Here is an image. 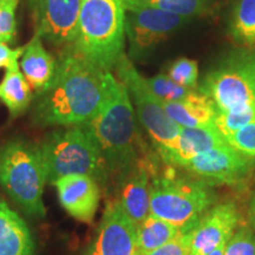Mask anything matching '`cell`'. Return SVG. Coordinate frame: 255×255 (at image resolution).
<instances>
[{
	"label": "cell",
	"instance_id": "8992f818",
	"mask_svg": "<svg viewBox=\"0 0 255 255\" xmlns=\"http://www.w3.org/2000/svg\"><path fill=\"white\" fill-rule=\"evenodd\" d=\"M151 178L150 215L181 231H190L214 206L216 196L212 186L195 177L177 176L167 170Z\"/></svg>",
	"mask_w": 255,
	"mask_h": 255
},
{
	"label": "cell",
	"instance_id": "9c48e42d",
	"mask_svg": "<svg viewBox=\"0 0 255 255\" xmlns=\"http://www.w3.org/2000/svg\"><path fill=\"white\" fill-rule=\"evenodd\" d=\"M187 18L148 6L126 7V34L130 55L142 58L184 24Z\"/></svg>",
	"mask_w": 255,
	"mask_h": 255
},
{
	"label": "cell",
	"instance_id": "f1b7e54d",
	"mask_svg": "<svg viewBox=\"0 0 255 255\" xmlns=\"http://www.w3.org/2000/svg\"><path fill=\"white\" fill-rule=\"evenodd\" d=\"M19 0H0V43L9 44L15 39V9Z\"/></svg>",
	"mask_w": 255,
	"mask_h": 255
},
{
	"label": "cell",
	"instance_id": "3957f363",
	"mask_svg": "<svg viewBox=\"0 0 255 255\" xmlns=\"http://www.w3.org/2000/svg\"><path fill=\"white\" fill-rule=\"evenodd\" d=\"M126 7L123 0H82L76 52L104 71L116 68L124 53Z\"/></svg>",
	"mask_w": 255,
	"mask_h": 255
},
{
	"label": "cell",
	"instance_id": "5b68a950",
	"mask_svg": "<svg viewBox=\"0 0 255 255\" xmlns=\"http://www.w3.org/2000/svg\"><path fill=\"white\" fill-rule=\"evenodd\" d=\"M46 181L39 144L13 138L0 145V186L33 219L45 218L43 193Z\"/></svg>",
	"mask_w": 255,
	"mask_h": 255
},
{
	"label": "cell",
	"instance_id": "8fae6325",
	"mask_svg": "<svg viewBox=\"0 0 255 255\" xmlns=\"http://www.w3.org/2000/svg\"><path fill=\"white\" fill-rule=\"evenodd\" d=\"M82 0H28L34 30L52 45L72 46Z\"/></svg>",
	"mask_w": 255,
	"mask_h": 255
},
{
	"label": "cell",
	"instance_id": "30bf717a",
	"mask_svg": "<svg viewBox=\"0 0 255 255\" xmlns=\"http://www.w3.org/2000/svg\"><path fill=\"white\" fill-rule=\"evenodd\" d=\"M255 163L235 150L228 143L196 155L181 168L191 176L210 184L235 186L250 176Z\"/></svg>",
	"mask_w": 255,
	"mask_h": 255
},
{
	"label": "cell",
	"instance_id": "9a60e30c",
	"mask_svg": "<svg viewBox=\"0 0 255 255\" xmlns=\"http://www.w3.org/2000/svg\"><path fill=\"white\" fill-rule=\"evenodd\" d=\"M60 205L70 216L83 223L94 221L101 201V184L87 175H68L52 183Z\"/></svg>",
	"mask_w": 255,
	"mask_h": 255
},
{
	"label": "cell",
	"instance_id": "484cf974",
	"mask_svg": "<svg viewBox=\"0 0 255 255\" xmlns=\"http://www.w3.org/2000/svg\"><path fill=\"white\" fill-rule=\"evenodd\" d=\"M225 138L235 150L255 163V120Z\"/></svg>",
	"mask_w": 255,
	"mask_h": 255
},
{
	"label": "cell",
	"instance_id": "6da1fadb",
	"mask_svg": "<svg viewBox=\"0 0 255 255\" xmlns=\"http://www.w3.org/2000/svg\"><path fill=\"white\" fill-rule=\"evenodd\" d=\"M109 72L97 68L72 46L64 49L52 83L34 101L33 123L72 127L89 122L107 97Z\"/></svg>",
	"mask_w": 255,
	"mask_h": 255
},
{
	"label": "cell",
	"instance_id": "83f0119b",
	"mask_svg": "<svg viewBox=\"0 0 255 255\" xmlns=\"http://www.w3.org/2000/svg\"><path fill=\"white\" fill-rule=\"evenodd\" d=\"M168 76L177 84L195 90L199 78L197 63L188 58H178L170 65Z\"/></svg>",
	"mask_w": 255,
	"mask_h": 255
},
{
	"label": "cell",
	"instance_id": "e0dca14e",
	"mask_svg": "<svg viewBox=\"0 0 255 255\" xmlns=\"http://www.w3.org/2000/svg\"><path fill=\"white\" fill-rule=\"evenodd\" d=\"M26 222L0 197V255H36Z\"/></svg>",
	"mask_w": 255,
	"mask_h": 255
},
{
	"label": "cell",
	"instance_id": "cb8c5ba5",
	"mask_svg": "<svg viewBox=\"0 0 255 255\" xmlns=\"http://www.w3.org/2000/svg\"><path fill=\"white\" fill-rule=\"evenodd\" d=\"M255 120V104L240 105L229 110L218 111L215 127L223 136H228Z\"/></svg>",
	"mask_w": 255,
	"mask_h": 255
},
{
	"label": "cell",
	"instance_id": "ffe728a7",
	"mask_svg": "<svg viewBox=\"0 0 255 255\" xmlns=\"http://www.w3.org/2000/svg\"><path fill=\"white\" fill-rule=\"evenodd\" d=\"M33 98V90L19 68L6 69L0 83V101L11 116L14 119L23 115L30 108Z\"/></svg>",
	"mask_w": 255,
	"mask_h": 255
},
{
	"label": "cell",
	"instance_id": "2e32d148",
	"mask_svg": "<svg viewBox=\"0 0 255 255\" xmlns=\"http://www.w3.org/2000/svg\"><path fill=\"white\" fill-rule=\"evenodd\" d=\"M19 66L32 90L39 95L52 83L58 68V62L44 47L40 36L34 33L30 43L25 45Z\"/></svg>",
	"mask_w": 255,
	"mask_h": 255
},
{
	"label": "cell",
	"instance_id": "1f68e13d",
	"mask_svg": "<svg viewBox=\"0 0 255 255\" xmlns=\"http://www.w3.org/2000/svg\"><path fill=\"white\" fill-rule=\"evenodd\" d=\"M248 215H250L251 227L255 233V191L252 194L250 201V208H248Z\"/></svg>",
	"mask_w": 255,
	"mask_h": 255
},
{
	"label": "cell",
	"instance_id": "f546056e",
	"mask_svg": "<svg viewBox=\"0 0 255 255\" xmlns=\"http://www.w3.org/2000/svg\"><path fill=\"white\" fill-rule=\"evenodd\" d=\"M144 255H190L189 231H180L173 240Z\"/></svg>",
	"mask_w": 255,
	"mask_h": 255
},
{
	"label": "cell",
	"instance_id": "ac0fdd59",
	"mask_svg": "<svg viewBox=\"0 0 255 255\" xmlns=\"http://www.w3.org/2000/svg\"><path fill=\"white\" fill-rule=\"evenodd\" d=\"M226 143L225 136L219 131L215 124L200 128H181L176 149L164 163L169 167L180 168L196 155L225 145Z\"/></svg>",
	"mask_w": 255,
	"mask_h": 255
},
{
	"label": "cell",
	"instance_id": "d4e9b609",
	"mask_svg": "<svg viewBox=\"0 0 255 255\" xmlns=\"http://www.w3.org/2000/svg\"><path fill=\"white\" fill-rule=\"evenodd\" d=\"M146 84L161 102H180L186 100L193 94L194 89L184 88L175 83L169 76L159 73L150 79H146Z\"/></svg>",
	"mask_w": 255,
	"mask_h": 255
},
{
	"label": "cell",
	"instance_id": "4dcf8cb0",
	"mask_svg": "<svg viewBox=\"0 0 255 255\" xmlns=\"http://www.w3.org/2000/svg\"><path fill=\"white\" fill-rule=\"evenodd\" d=\"M25 46L11 49L7 44L0 43V68L13 69L19 68L18 59L23 56Z\"/></svg>",
	"mask_w": 255,
	"mask_h": 255
},
{
	"label": "cell",
	"instance_id": "5bb4252c",
	"mask_svg": "<svg viewBox=\"0 0 255 255\" xmlns=\"http://www.w3.org/2000/svg\"><path fill=\"white\" fill-rule=\"evenodd\" d=\"M240 221V212L234 203L213 206L189 231L190 255H208L227 244Z\"/></svg>",
	"mask_w": 255,
	"mask_h": 255
},
{
	"label": "cell",
	"instance_id": "44dd1931",
	"mask_svg": "<svg viewBox=\"0 0 255 255\" xmlns=\"http://www.w3.org/2000/svg\"><path fill=\"white\" fill-rule=\"evenodd\" d=\"M180 231L181 229L170 223L149 214L137 226V246L139 254L144 255L163 246L173 240Z\"/></svg>",
	"mask_w": 255,
	"mask_h": 255
},
{
	"label": "cell",
	"instance_id": "4fadbf2b",
	"mask_svg": "<svg viewBox=\"0 0 255 255\" xmlns=\"http://www.w3.org/2000/svg\"><path fill=\"white\" fill-rule=\"evenodd\" d=\"M155 169L152 156L146 154L127 173L113 181V200L119 203L136 227L150 214V184Z\"/></svg>",
	"mask_w": 255,
	"mask_h": 255
},
{
	"label": "cell",
	"instance_id": "7402d4cb",
	"mask_svg": "<svg viewBox=\"0 0 255 255\" xmlns=\"http://www.w3.org/2000/svg\"><path fill=\"white\" fill-rule=\"evenodd\" d=\"M229 30L237 43L255 47V0L235 1Z\"/></svg>",
	"mask_w": 255,
	"mask_h": 255
},
{
	"label": "cell",
	"instance_id": "d6986e66",
	"mask_svg": "<svg viewBox=\"0 0 255 255\" xmlns=\"http://www.w3.org/2000/svg\"><path fill=\"white\" fill-rule=\"evenodd\" d=\"M165 113L181 128L214 126L218 108L214 102L201 92L194 91L180 102H162Z\"/></svg>",
	"mask_w": 255,
	"mask_h": 255
},
{
	"label": "cell",
	"instance_id": "ba28073f",
	"mask_svg": "<svg viewBox=\"0 0 255 255\" xmlns=\"http://www.w3.org/2000/svg\"><path fill=\"white\" fill-rule=\"evenodd\" d=\"M201 94L214 102L218 111L255 104V52L237 51L207 73Z\"/></svg>",
	"mask_w": 255,
	"mask_h": 255
},
{
	"label": "cell",
	"instance_id": "277c9868",
	"mask_svg": "<svg viewBox=\"0 0 255 255\" xmlns=\"http://www.w3.org/2000/svg\"><path fill=\"white\" fill-rule=\"evenodd\" d=\"M39 148L51 183L68 175H87L101 187L109 182L103 155L85 124L60 127L41 141Z\"/></svg>",
	"mask_w": 255,
	"mask_h": 255
},
{
	"label": "cell",
	"instance_id": "7a4b0ae2",
	"mask_svg": "<svg viewBox=\"0 0 255 255\" xmlns=\"http://www.w3.org/2000/svg\"><path fill=\"white\" fill-rule=\"evenodd\" d=\"M84 124L100 146L109 181L127 173L146 155L136 126L129 91L111 72L108 75V92L103 105Z\"/></svg>",
	"mask_w": 255,
	"mask_h": 255
},
{
	"label": "cell",
	"instance_id": "603a6c76",
	"mask_svg": "<svg viewBox=\"0 0 255 255\" xmlns=\"http://www.w3.org/2000/svg\"><path fill=\"white\" fill-rule=\"evenodd\" d=\"M123 2L124 7L148 6L183 18H189L206 11L208 0H123Z\"/></svg>",
	"mask_w": 255,
	"mask_h": 255
},
{
	"label": "cell",
	"instance_id": "52a82bcc",
	"mask_svg": "<svg viewBox=\"0 0 255 255\" xmlns=\"http://www.w3.org/2000/svg\"><path fill=\"white\" fill-rule=\"evenodd\" d=\"M116 70L121 82L132 97L139 122L148 132L162 162H165L176 149L181 127L168 116L162 102L146 84V79L139 75L126 55L121 57Z\"/></svg>",
	"mask_w": 255,
	"mask_h": 255
},
{
	"label": "cell",
	"instance_id": "7c38bea8",
	"mask_svg": "<svg viewBox=\"0 0 255 255\" xmlns=\"http://www.w3.org/2000/svg\"><path fill=\"white\" fill-rule=\"evenodd\" d=\"M83 255H141L136 225L115 200L107 202L94 240Z\"/></svg>",
	"mask_w": 255,
	"mask_h": 255
},
{
	"label": "cell",
	"instance_id": "4316f807",
	"mask_svg": "<svg viewBox=\"0 0 255 255\" xmlns=\"http://www.w3.org/2000/svg\"><path fill=\"white\" fill-rule=\"evenodd\" d=\"M225 255H255V233L251 226L242 225L226 244Z\"/></svg>",
	"mask_w": 255,
	"mask_h": 255
}]
</instances>
